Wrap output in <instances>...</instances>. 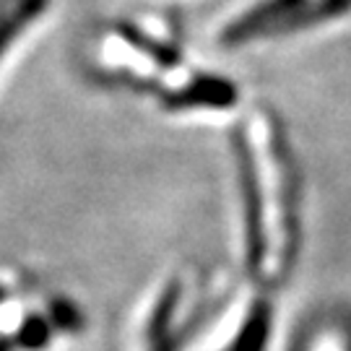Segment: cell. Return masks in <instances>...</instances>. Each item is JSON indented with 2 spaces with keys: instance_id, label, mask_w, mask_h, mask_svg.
Listing matches in <instances>:
<instances>
[{
  "instance_id": "7a4b0ae2",
  "label": "cell",
  "mask_w": 351,
  "mask_h": 351,
  "mask_svg": "<svg viewBox=\"0 0 351 351\" xmlns=\"http://www.w3.org/2000/svg\"><path fill=\"white\" fill-rule=\"evenodd\" d=\"M91 78L104 88L149 101L169 117L226 114L239 104V86L198 63L175 26L117 19L88 39Z\"/></svg>"
},
{
  "instance_id": "8992f818",
  "label": "cell",
  "mask_w": 351,
  "mask_h": 351,
  "mask_svg": "<svg viewBox=\"0 0 351 351\" xmlns=\"http://www.w3.org/2000/svg\"><path fill=\"white\" fill-rule=\"evenodd\" d=\"M289 351H351V307H323L307 315L289 341Z\"/></svg>"
},
{
  "instance_id": "6da1fadb",
  "label": "cell",
  "mask_w": 351,
  "mask_h": 351,
  "mask_svg": "<svg viewBox=\"0 0 351 351\" xmlns=\"http://www.w3.org/2000/svg\"><path fill=\"white\" fill-rule=\"evenodd\" d=\"M239 268L265 291L284 287L300 263L304 237L302 167L287 125L255 104L229 138Z\"/></svg>"
},
{
  "instance_id": "3957f363",
  "label": "cell",
  "mask_w": 351,
  "mask_h": 351,
  "mask_svg": "<svg viewBox=\"0 0 351 351\" xmlns=\"http://www.w3.org/2000/svg\"><path fill=\"white\" fill-rule=\"evenodd\" d=\"M229 289L201 268L164 274L136 304L125 351H188Z\"/></svg>"
},
{
  "instance_id": "277c9868",
  "label": "cell",
  "mask_w": 351,
  "mask_h": 351,
  "mask_svg": "<svg viewBox=\"0 0 351 351\" xmlns=\"http://www.w3.org/2000/svg\"><path fill=\"white\" fill-rule=\"evenodd\" d=\"M351 13V0H247L213 32V45L229 52L252 50L336 24Z\"/></svg>"
},
{
  "instance_id": "52a82bcc",
  "label": "cell",
  "mask_w": 351,
  "mask_h": 351,
  "mask_svg": "<svg viewBox=\"0 0 351 351\" xmlns=\"http://www.w3.org/2000/svg\"><path fill=\"white\" fill-rule=\"evenodd\" d=\"M50 0H0V58L16 45L39 16L47 11Z\"/></svg>"
},
{
  "instance_id": "5b68a950",
  "label": "cell",
  "mask_w": 351,
  "mask_h": 351,
  "mask_svg": "<svg viewBox=\"0 0 351 351\" xmlns=\"http://www.w3.org/2000/svg\"><path fill=\"white\" fill-rule=\"evenodd\" d=\"M274 339L271 291L245 281L232 287L188 351H268Z\"/></svg>"
}]
</instances>
